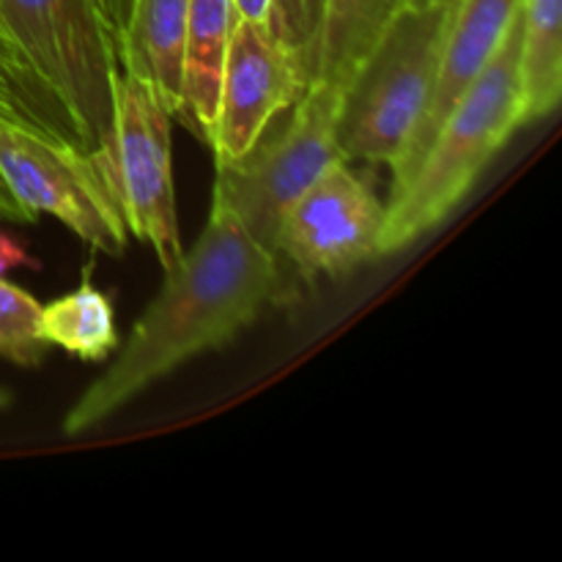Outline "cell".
<instances>
[{"mask_svg":"<svg viewBox=\"0 0 562 562\" xmlns=\"http://www.w3.org/2000/svg\"><path fill=\"white\" fill-rule=\"evenodd\" d=\"M431 3H448V0H412L409 5H431Z\"/></svg>","mask_w":562,"mask_h":562,"instance_id":"cb8c5ba5","label":"cell"},{"mask_svg":"<svg viewBox=\"0 0 562 562\" xmlns=\"http://www.w3.org/2000/svg\"><path fill=\"white\" fill-rule=\"evenodd\" d=\"M519 5L521 0H456L431 97H428L420 124L406 140L398 162L390 168L393 170L390 195L409 181L450 110L464 97L467 88L483 75V69L492 64L497 49L508 38L516 16H519Z\"/></svg>","mask_w":562,"mask_h":562,"instance_id":"30bf717a","label":"cell"},{"mask_svg":"<svg viewBox=\"0 0 562 562\" xmlns=\"http://www.w3.org/2000/svg\"><path fill=\"white\" fill-rule=\"evenodd\" d=\"M42 335L49 346L86 362H104L121 344L110 296L91 280L42 307Z\"/></svg>","mask_w":562,"mask_h":562,"instance_id":"9a60e30c","label":"cell"},{"mask_svg":"<svg viewBox=\"0 0 562 562\" xmlns=\"http://www.w3.org/2000/svg\"><path fill=\"white\" fill-rule=\"evenodd\" d=\"M53 346L42 335V305L0 278V357L22 368L42 366Z\"/></svg>","mask_w":562,"mask_h":562,"instance_id":"2e32d148","label":"cell"},{"mask_svg":"<svg viewBox=\"0 0 562 562\" xmlns=\"http://www.w3.org/2000/svg\"><path fill=\"white\" fill-rule=\"evenodd\" d=\"M9 404H11V395L5 393V390H0V409H5Z\"/></svg>","mask_w":562,"mask_h":562,"instance_id":"603a6c76","label":"cell"},{"mask_svg":"<svg viewBox=\"0 0 562 562\" xmlns=\"http://www.w3.org/2000/svg\"><path fill=\"white\" fill-rule=\"evenodd\" d=\"M93 5H97L99 16H102L104 27H108L110 38H113V47H115V38L124 33L126 20H130L132 0H93Z\"/></svg>","mask_w":562,"mask_h":562,"instance_id":"ac0fdd59","label":"cell"},{"mask_svg":"<svg viewBox=\"0 0 562 562\" xmlns=\"http://www.w3.org/2000/svg\"><path fill=\"white\" fill-rule=\"evenodd\" d=\"M307 88L294 55L267 22L236 20L220 80L217 115L209 148L217 165L245 157L283 110Z\"/></svg>","mask_w":562,"mask_h":562,"instance_id":"9c48e42d","label":"cell"},{"mask_svg":"<svg viewBox=\"0 0 562 562\" xmlns=\"http://www.w3.org/2000/svg\"><path fill=\"white\" fill-rule=\"evenodd\" d=\"M0 176L33 220L49 214L110 258L126 252L130 231L93 151L0 121Z\"/></svg>","mask_w":562,"mask_h":562,"instance_id":"52a82bcc","label":"cell"},{"mask_svg":"<svg viewBox=\"0 0 562 562\" xmlns=\"http://www.w3.org/2000/svg\"><path fill=\"white\" fill-rule=\"evenodd\" d=\"M322 9L324 0H272V14H269V31L294 55L307 86H311L313 66H316Z\"/></svg>","mask_w":562,"mask_h":562,"instance_id":"e0dca14e","label":"cell"},{"mask_svg":"<svg viewBox=\"0 0 562 562\" xmlns=\"http://www.w3.org/2000/svg\"><path fill=\"white\" fill-rule=\"evenodd\" d=\"M519 80L525 121H543L562 99V0H521Z\"/></svg>","mask_w":562,"mask_h":562,"instance_id":"5bb4252c","label":"cell"},{"mask_svg":"<svg viewBox=\"0 0 562 562\" xmlns=\"http://www.w3.org/2000/svg\"><path fill=\"white\" fill-rule=\"evenodd\" d=\"M187 5L190 0H132L124 33L115 38V66L148 82L173 119L181 115Z\"/></svg>","mask_w":562,"mask_h":562,"instance_id":"8fae6325","label":"cell"},{"mask_svg":"<svg viewBox=\"0 0 562 562\" xmlns=\"http://www.w3.org/2000/svg\"><path fill=\"white\" fill-rule=\"evenodd\" d=\"M0 25L99 151L110 135L115 47L93 0H0Z\"/></svg>","mask_w":562,"mask_h":562,"instance_id":"8992f818","label":"cell"},{"mask_svg":"<svg viewBox=\"0 0 562 562\" xmlns=\"http://www.w3.org/2000/svg\"><path fill=\"white\" fill-rule=\"evenodd\" d=\"M384 203L349 168L329 165L280 223L274 256H283L305 278H344L379 258Z\"/></svg>","mask_w":562,"mask_h":562,"instance_id":"ba28073f","label":"cell"},{"mask_svg":"<svg viewBox=\"0 0 562 562\" xmlns=\"http://www.w3.org/2000/svg\"><path fill=\"white\" fill-rule=\"evenodd\" d=\"M110 135L97 154L130 236L148 245L168 272L184 256L173 181V115L148 82L113 69Z\"/></svg>","mask_w":562,"mask_h":562,"instance_id":"5b68a950","label":"cell"},{"mask_svg":"<svg viewBox=\"0 0 562 562\" xmlns=\"http://www.w3.org/2000/svg\"><path fill=\"white\" fill-rule=\"evenodd\" d=\"M236 14L234 0H190L184 36V82L179 121L209 146L217 115L220 80Z\"/></svg>","mask_w":562,"mask_h":562,"instance_id":"7c38bea8","label":"cell"},{"mask_svg":"<svg viewBox=\"0 0 562 562\" xmlns=\"http://www.w3.org/2000/svg\"><path fill=\"white\" fill-rule=\"evenodd\" d=\"M340 91L313 80L283 130L269 126L245 157L217 165L212 201L223 203L269 252H274L285 212L329 165L344 159L338 146Z\"/></svg>","mask_w":562,"mask_h":562,"instance_id":"277c9868","label":"cell"},{"mask_svg":"<svg viewBox=\"0 0 562 562\" xmlns=\"http://www.w3.org/2000/svg\"><path fill=\"white\" fill-rule=\"evenodd\" d=\"M409 3L412 0H324L313 80L344 88L368 49Z\"/></svg>","mask_w":562,"mask_h":562,"instance_id":"4fadbf2b","label":"cell"},{"mask_svg":"<svg viewBox=\"0 0 562 562\" xmlns=\"http://www.w3.org/2000/svg\"><path fill=\"white\" fill-rule=\"evenodd\" d=\"M453 9L456 0L406 5L351 71L338 113L346 162H398L431 97Z\"/></svg>","mask_w":562,"mask_h":562,"instance_id":"3957f363","label":"cell"},{"mask_svg":"<svg viewBox=\"0 0 562 562\" xmlns=\"http://www.w3.org/2000/svg\"><path fill=\"white\" fill-rule=\"evenodd\" d=\"M0 58H3V60H14V64H22V66H27L25 60H22V55L16 53V47H14V44H11L9 33L3 31V25H0ZM27 69H31V66H27Z\"/></svg>","mask_w":562,"mask_h":562,"instance_id":"7402d4cb","label":"cell"},{"mask_svg":"<svg viewBox=\"0 0 562 562\" xmlns=\"http://www.w3.org/2000/svg\"><path fill=\"white\" fill-rule=\"evenodd\" d=\"M521 124L527 121L516 16L503 47L442 121L415 173L384 203L379 256H393L442 225Z\"/></svg>","mask_w":562,"mask_h":562,"instance_id":"7a4b0ae2","label":"cell"},{"mask_svg":"<svg viewBox=\"0 0 562 562\" xmlns=\"http://www.w3.org/2000/svg\"><path fill=\"white\" fill-rule=\"evenodd\" d=\"M20 267H36L31 256H27L25 247L9 234H0V278L11 269H20Z\"/></svg>","mask_w":562,"mask_h":562,"instance_id":"d6986e66","label":"cell"},{"mask_svg":"<svg viewBox=\"0 0 562 562\" xmlns=\"http://www.w3.org/2000/svg\"><path fill=\"white\" fill-rule=\"evenodd\" d=\"M234 9L241 20H256V22H267L269 25L272 0H234Z\"/></svg>","mask_w":562,"mask_h":562,"instance_id":"44dd1931","label":"cell"},{"mask_svg":"<svg viewBox=\"0 0 562 562\" xmlns=\"http://www.w3.org/2000/svg\"><path fill=\"white\" fill-rule=\"evenodd\" d=\"M278 289V256L212 201L195 245L165 272L162 289L119 344L115 360L66 412V437L88 434L192 357L234 340Z\"/></svg>","mask_w":562,"mask_h":562,"instance_id":"6da1fadb","label":"cell"},{"mask_svg":"<svg viewBox=\"0 0 562 562\" xmlns=\"http://www.w3.org/2000/svg\"><path fill=\"white\" fill-rule=\"evenodd\" d=\"M0 220H3V223H20V225L36 223V220H33L31 214H27L25 209L16 203V198L11 195V190L5 187L3 176H0Z\"/></svg>","mask_w":562,"mask_h":562,"instance_id":"ffe728a7","label":"cell"}]
</instances>
